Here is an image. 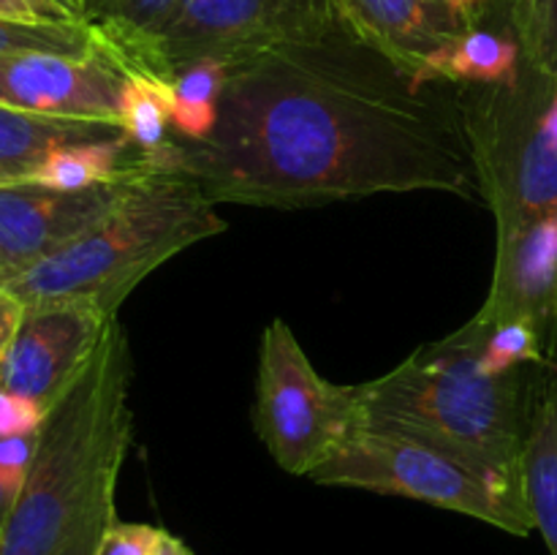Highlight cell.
Returning a JSON list of instances; mask_svg holds the SVG:
<instances>
[{
  "label": "cell",
  "mask_w": 557,
  "mask_h": 555,
  "mask_svg": "<svg viewBox=\"0 0 557 555\" xmlns=\"http://www.w3.org/2000/svg\"><path fill=\"white\" fill-rule=\"evenodd\" d=\"M177 147L212 205L479 196L455 98L413 87L343 27L228 69L215 131L205 141L177 136Z\"/></svg>",
  "instance_id": "cell-1"
},
{
  "label": "cell",
  "mask_w": 557,
  "mask_h": 555,
  "mask_svg": "<svg viewBox=\"0 0 557 555\" xmlns=\"http://www.w3.org/2000/svg\"><path fill=\"white\" fill-rule=\"evenodd\" d=\"M131 379V346L114 313L85 373L44 417L0 526V555H96L117 520L114 493L134 439Z\"/></svg>",
  "instance_id": "cell-2"
},
{
  "label": "cell",
  "mask_w": 557,
  "mask_h": 555,
  "mask_svg": "<svg viewBox=\"0 0 557 555\" xmlns=\"http://www.w3.org/2000/svg\"><path fill=\"white\" fill-rule=\"evenodd\" d=\"M484 330L460 326L417 348L395 370L354 386L362 422L422 439L493 477L525 488L533 381L482 368Z\"/></svg>",
  "instance_id": "cell-3"
},
{
  "label": "cell",
  "mask_w": 557,
  "mask_h": 555,
  "mask_svg": "<svg viewBox=\"0 0 557 555\" xmlns=\"http://www.w3.org/2000/svg\"><path fill=\"white\" fill-rule=\"evenodd\" d=\"M226 226L201 185L180 166L174 136L163 150L141 156L117 201L90 229L5 288L22 305L71 299L117 313L163 261Z\"/></svg>",
  "instance_id": "cell-4"
},
{
  "label": "cell",
  "mask_w": 557,
  "mask_h": 555,
  "mask_svg": "<svg viewBox=\"0 0 557 555\" xmlns=\"http://www.w3.org/2000/svg\"><path fill=\"white\" fill-rule=\"evenodd\" d=\"M455 103L495 237L555 210L557 82L522 63L509 85L457 87Z\"/></svg>",
  "instance_id": "cell-5"
},
{
  "label": "cell",
  "mask_w": 557,
  "mask_h": 555,
  "mask_svg": "<svg viewBox=\"0 0 557 555\" xmlns=\"http://www.w3.org/2000/svg\"><path fill=\"white\" fill-rule=\"evenodd\" d=\"M313 482L403 495L473 517L515 536L536 531L525 488L493 477L422 439L359 419Z\"/></svg>",
  "instance_id": "cell-6"
},
{
  "label": "cell",
  "mask_w": 557,
  "mask_h": 555,
  "mask_svg": "<svg viewBox=\"0 0 557 555\" xmlns=\"http://www.w3.org/2000/svg\"><path fill=\"white\" fill-rule=\"evenodd\" d=\"M354 386L326 381L283 319L261 335L253 424L272 460L294 477H313L359 424Z\"/></svg>",
  "instance_id": "cell-7"
},
{
  "label": "cell",
  "mask_w": 557,
  "mask_h": 555,
  "mask_svg": "<svg viewBox=\"0 0 557 555\" xmlns=\"http://www.w3.org/2000/svg\"><path fill=\"white\" fill-rule=\"evenodd\" d=\"M341 27L330 0H180L158 41L163 76L199 60L234 65Z\"/></svg>",
  "instance_id": "cell-8"
},
{
  "label": "cell",
  "mask_w": 557,
  "mask_h": 555,
  "mask_svg": "<svg viewBox=\"0 0 557 555\" xmlns=\"http://www.w3.org/2000/svg\"><path fill=\"white\" fill-rule=\"evenodd\" d=\"M112 316L71 299L25 305L0 362V392L47 414L85 373Z\"/></svg>",
  "instance_id": "cell-9"
},
{
  "label": "cell",
  "mask_w": 557,
  "mask_h": 555,
  "mask_svg": "<svg viewBox=\"0 0 557 555\" xmlns=\"http://www.w3.org/2000/svg\"><path fill=\"white\" fill-rule=\"evenodd\" d=\"M134 166L112 183L85 190L0 183V288L11 286L16 278L90 229L117 201Z\"/></svg>",
  "instance_id": "cell-10"
},
{
  "label": "cell",
  "mask_w": 557,
  "mask_h": 555,
  "mask_svg": "<svg viewBox=\"0 0 557 555\" xmlns=\"http://www.w3.org/2000/svg\"><path fill=\"white\" fill-rule=\"evenodd\" d=\"M125 74L103 52L0 58V107L60 120L120 125Z\"/></svg>",
  "instance_id": "cell-11"
},
{
  "label": "cell",
  "mask_w": 557,
  "mask_h": 555,
  "mask_svg": "<svg viewBox=\"0 0 557 555\" xmlns=\"http://www.w3.org/2000/svg\"><path fill=\"white\" fill-rule=\"evenodd\" d=\"M525 321L542 335L549 362L557 359V207L517 232L495 237L487 299L468 324L490 330Z\"/></svg>",
  "instance_id": "cell-12"
},
{
  "label": "cell",
  "mask_w": 557,
  "mask_h": 555,
  "mask_svg": "<svg viewBox=\"0 0 557 555\" xmlns=\"http://www.w3.org/2000/svg\"><path fill=\"white\" fill-rule=\"evenodd\" d=\"M337 22L408 79L471 27L444 0H330Z\"/></svg>",
  "instance_id": "cell-13"
},
{
  "label": "cell",
  "mask_w": 557,
  "mask_h": 555,
  "mask_svg": "<svg viewBox=\"0 0 557 555\" xmlns=\"http://www.w3.org/2000/svg\"><path fill=\"white\" fill-rule=\"evenodd\" d=\"M180 0H87L82 20L96 30L101 52L125 76H163L158 41ZM172 85V82H169Z\"/></svg>",
  "instance_id": "cell-14"
},
{
  "label": "cell",
  "mask_w": 557,
  "mask_h": 555,
  "mask_svg": "<svg viewBox=\"0 0 557 555\" xmlns=\"http://www.w3.org/2000/svg\"><path fill=\"white\" fill-rule=\"evenodd\" d=\"M117 134L123 128L112 123L60 120L0 107V183H27L65 147Z\"/></svg>",
  "instance_id": "cell-15"
},
{
  "label": "cell",
  "mask_w": 557,
  "mask_h": 555,
  "mask_svg": "<svg viewBox=\"0 0 557 555\" xmlns=\"http://www.w3.org/2000/svg\"><path fill=\"white\" fill-rule=\"evenodd\" d=\"M525 495L536 531L557 555V359L533 381L525 444Z\"/></svg>",
  "instance_id": "cell-16"
},
{
  "label": "cell",
  "mask_w": 557,
  "mask_h": 555,
  "mask_svg": "<svg viewBox=\"0 0 557 555\" xmlns=\"http://www.w3.org/2000/svg\"><path fill=\"white\" fill-rule=\"evenodd\" d=\"M522 52L517 38L487 27H471L449 47L438 49L411 79L413 87L424 85H509L520 76Z\"/></svg>",
  "instance_id": "cell-17"
},
{
  "label": "cell",
  "mask_w": 557,
  "mask_h": 555,
  "mask_svg": "<svg viewBox=\"0 0 557 555\" xmlns=\"http://www.w3.org/2000/svg\"><path fill=\"white\" fill-rule=\"evenodd\" d=\"M226 79L228 65L218 60H199L174 76L172 128L180 139L205 141L215 131Z\"/></svg>",
  "instance_id": "cell-18"
},
{
  "label": "cell",
  "mask_w": 557,
  "mask_h": 555,
  "mask_svg": "<svg viewBox=\"0 0 557 555\" xmlns=\"http://www.w3.org/2000/svg\"><path fill=\"white\" fill-rule=\"evenodd\" d=\"M47 414L0 392V526L20 495Z\"/></svg>",
  "instance_id": "cell-19"
},
{
  "label": "cell",
  "mask_w": 557,
  "mask_h": 555,
  "mask_svg": "<svg viewBox=\"0 0 557 555\" xmlns=\"http://www.w3.org/2000/svg\"><path fill=\"white\" fill-rule=\"evenodd\" d=\"M172 101L174 90L169 82L139 74L125 76L123 101H120V128L134 141L136 150L145 152V156L163 150L174 139V136H169Z\"/></svg>",
  "instance_id": "cell-20"
},
{
  "label": "cell",
  "mask_w": 557,
  "mask_h": 555,
  "mask_svg": "<svg viewBox=\"0 0 557 555\" xmlns=\"http://www.w3.org/2000/svg\"><path fill=\"white\" fill-rule=\"evenodd\" d=\"M25 52L92 54L101 52L96 30L85 20L76 22H20L0 20V58Z\"/></svg>",
  "instance_id": "cell-21"
},
{
  "label": "cell",
  "mask_w": 557,
  "mask_h": 555,
  "mask_svg": "<svg viewBox=\"0 0 557 555\" xmlns=\"http://www.w3.org/2000/svg\"><path fill=\"white\" fill-rule=\"evenodd\" d=\"M522 63L557 82V0H506Z\"/></svg>",
  "instance_id": "cell-22"
},
{
  "label": "cell",
  "mask_w": 557,
  "mask_h": 555,
  "mask_svg": "<svg viewBox=\"0 0 557 555\" xmlns=\"http://www.w3.org/2000/svg\"><path fill=\"white\" fill-rule=\"evenodd\" d=\"M479 359H482V368L493 375L511 373L525 365H533V368L549 365L542 335L525 321H504L484 330Z\"/></svg>",
  "instance_id": "cell-23"
},
{
  "label": "cell",
  "mask_w": 557,
  "mask_h": 555,
  "mask_svg": "<svg viewBox=\"0 0 557 555\" xmlns=\"http://www.w3.org/2000/svg\"><path fill=\"white\" fill-rule=\"evenodd\" d=\"M163 528L147 526V522H120L103 533L96 555H156L158 539Z\"/></svg>",
  "instance_id": "cell-24"
},
{
  "label": "cell",
  "mask_w": 557,
  "mask_h": 555,
  "mask_svg": "<svg viewBox=\"0 0 557 555\" xmlns=\"http://www.w3.org/2000/svg\"><path fill=\"white\" fill-rule=\"evenodd\" d=\"M0 20L76 22L79 16L71 14L58 0H0Z\"/></svg>",
  "instance_id": "cell-25"
},
{
  "label": "cell",
  "mask_w": 557,
  "mask_h": 555,
  "mask_svg": "<svg viewBox=\"0 0 557 555\" xmlns=\"http://www.w3.org/2000/svg\"><path fill=\"white\" fill-rule=\"evenodd\" d=\"M22 310H25V305L9 288H0V362H3L5 351H9V343L14 337L16 326H20Z\"/></svg>",
  "instance_id": "cell-26"
},
{
  "label": "cell",
  "mask_w": 557,
  "mask_h": 555,
  "mask_svg": "<svg viewBox=\"0 0 557 555\" xmlns=\"http://www.w3.org/2000/svg\"><path fill=\"white\" fill-rule=\"evenodd\" d=\"M451 11L462 20L466 27H479L484 22V16L490 14L495 0H444Z\"/></svg>",
  "instance_id": "cell-27"
},
{
  "label": "cell",
  "mask_w": 557,
  "mask_h": 555,
  "mask_svg": "<svg viewBox=\"0 0 557 555\" xmlns=\"http://www.w3.org/2000/svg\"><path fill=\"white\" fill-rule=\"evenodd\" d=\"M156 555H194V550H190L188 544L183 542V539L174 536V533L161 531V539H158Z\"/></svg>",
  "instance_id": "cell-28"
},
{
  "label": "cell",
  "mask_w": 557,
  "mask_h": 555,
  "mask_svg": "<svg viewBox=\"0 0 557 555\" xmlns=\"http://www.w3.org/2000/svg\"><path fill=\"white\" fill-rule=\"evenodd\" d=\"M60 5H65V9L71 11V14H76L82 20V16H85V3L87 0H58Z\"/></svg>",
  "instance_id": "cell-29"
}]
</instances>
